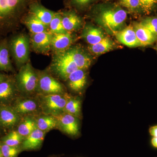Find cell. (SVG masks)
I'll return each instance as SVG.
<instances>
[{
    "mask_svg": "<svg viewBox=\"0 0 157 157\" xmlns=\"http://www.w3.org/2000/svg\"><path fill=\"white\" fill-rule=\"evenodd\" d=\"M91 14L99 25L110 33L120 31L128 16V11L116 3H103L95 5Z\"/></svg>",
    "mask_w": 157,
    "mask_h": 157,
    "instance_id": "1",
    "label": "cell"
},
{
    "mask_svg": "<svg viewBox=\"0 0 157 157\" xmlns=\"http://www.w3.org/2000/svg\"><path fill=\"white\" fill-rule=\"evenodd\" d=\"M39 0H0V31L14 27L28 12L30 6Z\"/></svg>",
    "mask_w": 157,
    "mask_h": 157,
    "instance_id": "2",
    "label": "cell"
},
{
    "mask_svg": "<svg viewBox=\"0 0 157 157\" xmlns=\"http://www.w3.org/2000/svg\"><path fill=\"white\" fill-rule=\"evenodd\" d=\"M39 73L29 61L20 68L15 80L21 94L24 96L37 95Z\"/></svg>",
    "mask_w": 157,
    "mask_h": 157,
    "instance_id": "3",
    "label": "cell"
},
{
    "mask_svg": "<svg viewBox=\"0 0 157 157\" xmlns=\"http://www.w3.org/2000/svg\"><path fill=\"white\" fill-rule=\"evenodd\" d=\"M78 69L67 49L56 52L50 67L51 72L63 80H67L70 74Z\"/></svg>",
    "mask_w": 157,
    "mask_h": 157,
    "instance_id": "4",
    "label": "cell"
},
{
    "mask_svg": "<svg viewBox=\"0 0 157 157\" xmlns=\"http://www.w3.org/2000/svg\"><path fill=\"white\" fill-rule=\"evenodd\" d=\"M10 48L15 63L19 68L29 61L30 40L25 34H19L11 39Z\"/></svg>",
    "mask_w": 157,
    "mask_h": 157,
    "instance_id": "5",
    "label": "cell"
},
{
    "mask_svg": "<svg viewBox=\"0 0 157 157\" xmlns=\"http://www.w3.org/2000/svg\"><path fill=\"white\" fill-rule=\"evenodd\" d=\"M67 93L37 95L40 101L42 113L55 116L64 113L67 101Z\"/></svg>",
    "mask_w": 157,
    "mask_h": 157,
    "instance_id": "6",
    "label": "cell"
},
{
    "mask_svg": "<svg viewBox=\"0 0 157 157\" xmlns=\"http://www.w3.org/2000/svg\"><path fill=\"white\" fill-rule=\"evenodd\" d=\"M10 106L21 117L27 115L36 116L42 113L40 101L37 95L32 96L21 95Z\"/></svg>",
    "mask_w": 157,
    "mask_h": 157,
    "instance_id": "7",
    "label": "cell"
},
{
    "mask_svg": "<svg viewBox=\"0 0 157 157\" xmlns=\"http://www.w3.org/2000/svg\"><path fill=\"white\" fill-rule=\"evenodd\" d=\"M64 86L57 79L47 72L39 73L37 95L65 94Z\"/></svg>",
    "mask_w": 157,
    "mask_h": 157,
    "instance_id": "8",
    "label": "cell"
},
{
    "mask_svg": "<svg viewBox=\"0 0 157 157\" xmlns=\"http://www.w3.org/2000/svg\"><path fill=\"white\" fill-rule=\"evenodd\" d=\"M21 95L15 78L7 77L0 83V105L11 106Z\"/></svg>",
    "mask_w": 157,
    "mask_h": 157,
    "instance_id": "9",
    "label": "cell"
},
{
    "mask_svg": "<svg viewBox=\"0 0 157 157\" xmlns=\"http://www.w3.org/2000/svg\"><path fill=\"white\" fill-rule=\"evenodd\" d=\"M55 117L57 120V129L71 137L78 136L79 133L80 119L66 113Z\"/></svg>",
    "mask_w": 157,
    "mask_h": 157,
    "instance_id": "10",
    "label": "cell"
},
{
    "mask_svg": "<svg viewBox=\"0 0 157 157\" xmlns=\"http://www.w3.org/2000/svg\"><path fill=\"white\" fill-rule=\"evenodd\" d=\"M21 117L11 106L0 105V128H2L13 130Z\"/></svg>",
    "mask_w": 157,
    "mask_h": 157,
    "instance_id": "11",
    "label": "cell"
},
{
    "mask_svg": "<svg viewBox=\"0 0 157 157\" xmlns=\"http://www.w3.org/2000/svg\"><path fill=\"white\" fill-rule=\"evenodd\" d=\"M52 34L49 31L32 35L31 39L32 48L38 53H45L51 49Z\"/></svg>",
    "mask_w": 157,
    "mask_h": 157,
    "instance_id": "12",
    "label": "cell"
},
{
    "mask_svg": "<svg viewBox=\"0 0 157 157\" xmlns=\"http://www.w3.org/2000/svg\"><path fill=\"white\" fill-rule=\"evenodd\" d=\"M46 133L37 128L25 138L20 147L22 151L39 150L41 148Z\"/></svg>",
    "mask_w": 157,
    "mask_h": 157,
    "instance_id": "13",
    "label": "cell"
},
{
    "mask_svg": "<svg viewBox=\"0 0 157 157\" xmlns=\"http://www.w3.org/2000/svg\"><path fill=\"white\" fill-rule=\"evenodd\" d=\"M119 42L130 48L142 46L137 36L133 25H130L114 34Z\"/></svg>",
    "mask_w": 157,
    "mask_h": 157,
    "instance_id": "14",
    "label": "cell"
},
{
    "mask_svg": "<svg viewBox=\"0 0 157 157\" xmlns=\"http://www.w3.org/2000/svg\"><path fill=\"white\" fill-rule=\"evenodd\" d=\"M62 21L65 30L67 32L78 30L81 27L82 20L76 11L73 10L61 12Z\"/></svg>",
    "mask_w": 157,
    "mask_h": 157,
    "instance_id": "15",
    "label": "cell"
},
{
    "mask_svg": "<svg viewBox=\"0 0 157 157\" xmlns=\"http://www.w3.org/2000/svg\"><path fill=\"white\" fill-rule=\"evenodd\" d=\"M86 70L78 69L69 76L67 79L68 86L73 91L80 93L84 89L87 82Z\"/></svg>",
    "mask_w": 157,
    "mask_h": 157,
    "instance_id": "16",
    "label": "cell"
},
{
    "mask_svg": "<svg viewBox=\"0 0 157 157\" xmlns=\"http://www.w3.org/2000/svg\"><path fill=\"white\" fill-rule=\"evenodd\" d=\"M79 69L87 70L92 63V59L82 48L76 46L67 49Z\"/></svg>",
    "mask_w": 157,
    "mask_h": 157,
    "instance_id": "17",
    "label": "cell"
},
{
    "mask_svg": "<svg viewBox=\"0 0 157 157\" xmlns=\"http://www.w3.org/2000/svg\"><path fill=\"white\" fill-rule=\"evenodd\" d=\"M28 12L48 26L56 13V12L45 8L39 1L33 3L30 6Z\"/></svg>",
    "mask_w": 157,
    "mask_h": 157,
    "instance_id": "18",
    "label": "cell"
},
{
    "mask_svg": "<svg viewBox=\"0 0 157 157\" xmlns=\"http://www.w3.org/2000/svg\"><path fill=\"white\" fill-rule=\"evenodd\" d=\"M73 42V37L70 32L52 34L51 49L56 52H61L70 48Z\"/></svg>",
    "mask_w": 157,
    "mask_h": 157,
    "instance_id": "19",
    "label": "cell"
},
{
    "mask_svg": "<svg viewBox=\"0 0 157 157\" xmlns=\"http://www.w3.org/2000/svg\"><path fill=\"white\" fill-rule=\"evenodd\" d=\"M82 36L89 45L97 44L106 37L102 29L91 25L85 27Z\"/></svg>",
    "mask_w": 157,
    "mask_h": 157,
    "instance_id": "20",
    "label": "cell"
},
{
    "mask_svg": "<svg viewBox=\"0 0 157 157\" xmlns=\"http://www.w3.org/2000/svg\"><path fill=\"white\" fill-rule=\"evenodd\" d=\"M133 25L137 39L142 46L151 45L156 42L157 37L144 27L140 22H135Z\"/></svg>",
    "mask_w": 157,
    "mask_h": 157,
    "instance_id": "21",
    "label": "cell"
},
{
    "mask_svg": "<svg viewBox=\"0 0 157 157\" xmlns=\"http://www.w3.org/2000/svg\"><path fill=\"white\" fill-rule=\"evenodd\" d=\"M37 128L42 132H47L57 129L58 121L54 116L42 113L35 116Z\"/></svg>",
    "mask_w": 157,
    "mask_h": 157,
    "instance_id": "22",
    "label": "cell"
},
{
    "mask_svg": "<svg viewBox=\"0 0 157 157\" xmlns=\"http://www.w3.org/2000/svg\"><path fill=\"white\" fill-rule=\"evenodd\" d=\"M37 128L35 116L27 115L21 117L15 130L25 138Z\"/></svg>",
    "mask_w": 157,
    "mask_h": 157,
    "instance_id": "23",
    "label": "cell"
},
{
    "mask_svg": "<svg viewBox=\"0 0 157 157\" xmlns=\"http://www.w3.org/2000/svg\"><path fill=\"white\" fill-rule=\"evenodd\" d=\"M22 20L32 34L48 31V26L33 14L28 12Z\"/></svg>",
    "mask_w": 157,
    "mask_h": 157,
    "instance_id": "24",
    "label": "cell"
},
{
    "mask_svg": "<svg viewBox=\"0 0 157 157\" xmlns=\"http://www.w3.org/2000/svg\"><path fill=\"white\" fill-rule=\"evenodd\" d=\"M64 113L80 119L81 117V101L80 98L74 97L67 93V101Z\"/></svg>",
    "mask_w": 157,
    "mask_h": 157,
    "instance_id": "25",
    "label": "cell"
},
{
    "mask_svg": "<svg viewBox=\"0 0 157 157\" xmlns=\"http://www.w3.org/2000/svg\"><path fill=\"white\" fill-rule=\"evenodd\" d=\"M115 46L113 41L109 37L106 36L97 44L89 45L88 50L93 54L99 56L113 50Z\"/></svg>",
    "mask_w": 157,
    "mask_h": 157,
    "instance_id": "26",
    "label": "cell"
},
{
    "mask_svg": "<svg viewBox=\"0 0 157 157\" xmlns=\"http://www.w3.org/2000/svg\"><path fill=\"white\" fill-rule=\"evenodd\" d=\"M0 71H14L10 58L9 46L6 42H3L0 44Z\"/></svg>",
    "mask_w": 157,
    "mask_h": 157,
    "instance_id": "27",
    "label": "cell"
},
{
    "mask_svg": "<svg viewBox=\"0 0 157 157\" xmlns=\"http://www.w3.org/2000/svg\"><path fill=\"white\" fill-rule=\"evenodd\" d=\"M16 130H12L1 139V142L12 147H20L24 140Z\"/></svg>",
    "mask_w": 157,
    "mask_h": 157,
    "instance_id": "28",
    "label": "cell"
},
{
    "mask_svg": "<svg viewBox=\"0 0 157 157\" xmlns=\"http://www.w3.org/2000/svg\"><path fill=\"white\" fill-rule=\"evenodd\" d=\"M118 4L127 11L135 14L143 15L140 0H118Z\"/></svg>",
    "mask_w": 157,
    "mask_h": 157,
    "instance_id": "29",
    "label": "cell"
},
{
    "mask_svg": "<svg viewBox=\"0 0 157 157\" xmlns=\"http://www.w3.org/2000/svg\"><path fill=\"white\" fill-rule=\"evenodd\" d=\"M48 29L49 32L52 34L63 33L67 32L65 30L63 26L61 12H56L48 25Z\"/></svg>",
    "mask_w": 157,
    "mask_h": 157,
    "instance_id": "30",
    "label": "cell"
},
{
    "mask_svg": "<svg viewBox=\"0 0 157 157\" xmlns=\"http://www.w3.org/2000/svg\"><path fill=\"white\" fill-rule=\"evenodd\" d=\"M143 14L148 16L157 11V0H140Z\"/></svg>",
    "mask_w": 157,
    "mask_h": 157,
    "instance_id": "31",
    "label": "cell"
},
{
    "mask_svg": "<svg viewBox=\"0 0 157 157\" xmlns=\"http://www.w3.org/2000/svg\"><path fill=\"white\" fill-rule=\"evenodd\" d=\"M140 23L157 37V16H146Z\"/></svg>",
    "mask_w": 157,
    "mask_h": 157,
    "instance_id": "32",
    "label": "cell"
},
{
    "mask_svg": "<svg viewBox=\"0 0 157 157\" xmlns=\"http://www.w3.org/2000/svg\"><path fill=\"white\" fill-rule=\"evenodd\" d=\"M0 148L3 157H17L22 151L20 147H12L6 145L0 141Z\"/></svg>",
    "mask_w": 157,
    "mask_h": 157,
    "instance_id": "33",
    "label": "cell"
},
{
    "mask_svg": "<svg viewBox=\"0 0 157 157\" xmlns=\"http://www.w3.org/2000/svg\"><path fill=\"white\" fill-rule=\"evenodd\" d=\"M98 0H70V6L76 9L83 10L87 9Z\"/></svg>",
    "mask_w": 157,
    "mask_h": 157,
    "instance_id": "34",
    "label": "cell"
},
{
    "mask_svg": "<svg viewBox=\"0 0 157 157\" xmlns=\"http://www.w3.org/2000/svg\"><path fill=\"white\" fill-rule=\"evenodd\" d=\"M149 132L153 137H157V125L150 127L149 129Z\"/></svg>",
    "mask_w": 157,
    "mask_h": 157,
    "instance_id": "35",
    "label": "cell"
},
{
    "mask_svg": "<svg viewBox=\"0 0 157 157\" xmlns=\"http://www.w3.org/2000/svg\"><path fill=\"white\" fill-rule=\"evenodd\" d=\"M152 146L157 148V137H153L151 140Z\"/></svg>",
    "mask_w": 157,
    "mask_h": 157,
    "instance_id": "36",
    "label": "cell"
},
{
    "mask_svg": "<svg viewBox=\"0 0 157 157\" xmlns=\"http://www.w3.org/2000/svg\"><path fill=\"white\" fill-rule=\"evenodd\" d=\"M7 78V76H5V75H3V74L0 73V83L4 81V80H5Z\"/></svg>",
    "mask_w": 157,
    "mask_h": 157,
    "instance_id": "37",
    "label": "cell"
},
{
    "mask_svg": "<svg viewBox=\"0 0 157 157\" xmlns=\"http://www.w3.org/2000/svg\"><path fill=\"white\" fill-rule=\"evenodd\" d=\"M0 157H3L2 153V151L0 148Z\"/></svg>",
    "mask_w": 157,
    "mask_h": 157,
    "instance_id": "38",
    "label": "cell"
},
{
    "mask_svg": "<svg viewBox=\"0 0 157 157\" xmlns=\"http://www.w3.org/2000/svg\"><path fill=\"white\" fill-rule=\"evenodd\" d=\"M156 42H157V43H156V50L157 51V40Z\"/></svg>",
    "mask_w": 157,
    "mask_h": 157,
    "instance_id": "39",
    "label": "cell"
},
{
    "mask_svg": "<svg viewBox=\"0 0 157 157\" xmlns=\"http://www.w3.org/2000/svg\"><path fill=\"white\" fill-rule=\"evenodd\" d=\"M65 2H66V3H67V2L68 0H63Z\"/></svg>",
    "mask_w": 157,
    "mask_h": 157,
    "instance_id": "40",
    "label": "cell"
},
{
    "mask_svg": "<svg viewBox=\"0 0 157 157\" xmlns=\"http://www.w3.org/2000/svg\"><path fill=\"white\" fill-rule=\"evenodd\" d=\"M104 1H108V0H104Z\"/></svg>",
    "mask_w": 157,
    "mask_h": 157,
    "instance_id": "41",
    "label": "cell"
}]
</instances>
